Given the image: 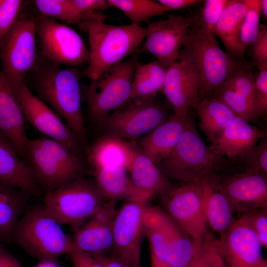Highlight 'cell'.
<instances>
[{"label": "cell", "instance_id": "obj_1", "mask_svg": "<svg viewBox=\"0 0 267 267\" xmlns=\"http://www.w3.org/2000/svg\"><path fill=\"white\" fill-rule=\"evenodd\" d=\"M33 69L32 87L36 95L66 122L86 154L90 144L82 112L79 70L76 67L61 68L50 62Z\"/></svg>", "mask_w": 267, "mask_h": 267}, {"label": "cell", "instance_id": "obj_2", "mask_svg": "<svg viewBox=\"0 0 267 267\" xmlns=\"http://www.w3.org/2000/svg\"><path fill=\"white\" fill-rule=\"evenodd\" d=\"M79 27L88 34L89 62L83 74L90 80L136 50L145 36V27L138 24L109 25L98 19L84 21Z\"/></svg>", "mask_w": 267, "mask_h": 267}, {"label": "cell", "instance_id": "obj_3", "mask_svg": "<svg viewBox=\"0 0 267 267\" xmlns=\"http://www.w3.org/2000/svg\"><path fill=\"white\" fill-rule=\"evenodd\" d=\"M179 52L189 58L196 71L199 99L212 97L234 74L239 62L219 46L215 35L194 23Z\"/></svg>", "mask_w": 267, "mask_h": 267}, {"label": "cell", "instance_id": "obj_4", "mask_svg": "<svg viewBox=\"0 0 267 267\" xmlns=\"http://www.w3.org/2000/svg\"><path fill=\"white\" fill-rule=\"evenodd\" d=\"M230 165L205 143L191 119L175 148L157 166L169 180L186 183L203 180Z\"/></svg>", "mask_w": 267, "mask_h": 267}, {"label": "cell", "instance_id": "obj_5", "mask_svg": "<svg viewBox=\"0 0 267 267\" xmlns=\"http://www.w3.org/2000/svg\"><path fill=\"white\" fill-rule=\"evenodd\" d=\"M12 241L39 261H57L76 250L73 238L43 206L25 212L14 228Z\"/></svg>", "mask_w": 267, "mask_h": 267}, {"label": "cell", "instance_id": "obj_6", "mask_svg": "<svg viewBox=\"0 0 267 267\" xmlns=\"http://www.w3.org/2000/svg\"><path fill=\"white\" fill-rule=\"evenodd\" d=\"M23 160L44 193L83 177L86 170L83 159L54 142L41 146L35 139H29Z\"/></svg>", "mask_w": 267, "mask_h": 267}, {"label": "cell", "instance_id": "obj_7", "mask_svg": "<svg viewBox=\"0 0 267 267\" xmlns=\"http://www.w3.org/2000/svg\"><path fill=\"white\" fill-rule=\"evenodd\" d=\"M138 53L115 65L84 88L89 120L98 126L114 110L130 101L132 83Z\"/></svg>", "mask_w": 267, "mask_h": 267}, {"label": "cell", "instance_id": "obj_8", "mask_svg": "<svg viewBox=\"0 0 267 267\" xmlns=\"http://www.w3.org/2000/svg\"><path fill=\"white\" fill-rule=\"evenodd\" d=\"M107 200L95 180L83 177L44 193L43 206L58 222L74 230L95 214Z\"/></svg>", "mask_w": 267, "mask_h": 267}, {"label": "cell", "instance_id": "obj_9", "mask_svg": "<svg viewBox=\"0 0 267 267\" xmlns=\"http://www.w3.org/2000/svg\"><path fill=\"white\" fill-rule=\"evenodd\" d=\"M35 20L42 53L48 61L71 67L89 63V50L75 30L42 14Z\"/></svg>", "mask_w": 267, "mask_h": 267}, {"label": "cell", "instance_id": "obj_10", "mask_svg": "<svg viewBox=\"0 0 267 267\" xmlns=\"http://www.w3.org/2000/svg\"><path fill=\"white\" fill-rule=\"evenodd\" d=\"M126 108L109 114L99 126L104 135L135 139L148 133L170 116L155 97L134 99Z\"/></svg>", "mask_w": 267, "mask_h": 267}, {"label": "cell", "instance_id": "obj_11", "mask_svg": "<svg viewBox=\"0 0 267 267\" xmlns=\"http://www.w3.org/2000/svg\"><path fill=\"white\" fill-rule=\"evenodd\" d=\"M8 85L20 104L25 120L35 129L78 155L86 154L83 144L74 133L47 105L30 91L25 82Z\"/></svg>", "mask_w": 267, "mask_h": 267}, {"label": "cell", "instance_id": "obj_12", "mask_svg": "<svg viewBox=\"0 0 267 267\" xmlns=\"http://www.w3.org/2000/svg\"><path fill=\"white\" fill-rule=\"evenodd\" d=\"M35 20H18L1 45L0 67L8 84L24 82L36 61Z\"/></svg>", "mask_w": 267, "mask_h": 267}, {"label": "cell", "instance_id": "obj_13", "mask_svg": "<svg viewBox=\"0 0 267 267\" xmlns=\"http://www.w3.org/2000/svg\"><path fill=\"white\" fill-rule=\"evenodd\" d=\"M161 198L166 213L192 239L197 240L208 231L202 180L175 187Z\"/></svg>", "mask_w": 267, "mask_h": 267}, {"label": "cell", "instance_id": "obj_14", "mask_svg": "<svg viewBox=\"0 0 267 267\" xmlns=\"http://www.w3.org/2000/svg\"><path fill=\"white\" fill-rule=\"evenodd\" d=\"M146 204L144 202L127 201L115 215L112 255L128 267H142L143 215Z\"/></svg>", "mask_w": 267, "mask_h": 267}, {"label": "cell", "instance_id": "obj_15", "mask_svg": "<svg viewBox=\"0 0 267 267\" xmlns=\"http://www.w3.org/2000/svg\"><path fill=\"white\" fill-rule=\"evenodd\" d=\"M192 23V17L176 15L147 22L145 42L139 53L150 52L167 70L177 60Z\"/></svg>", "mask_w": 267, "mask_h": 267}, {"label": "cell", "instance_id": "obj_16", "mask_svg": "<svg viewBox=\"0 0 267 267\" xmlns=\"http://www.w3.org/2000/svg\"><path fill=\"white\" fill-rule=\"evenodd\" d=\"M262 245L246 214L234 220L218 239V247L227 267H256L264 259Z\"/></svg>", "mask_w": 267, "mask_h": 267}, {"label": "cell", "instance_id": "obj_17", "mask_svg": "<svg viewBox=\"0 0 267 267\" xmlns=\"http://www.w3.org/2000/svg\"><path fill=\"white\" fill-rule=\"evenodd\" d=\"M174 114L186 116L199 99L198 77L186 56L179 52L178 59L167 70L162 89Z\"/></svg>", "mask_w": 267, "mask_h": 267}, {"label": "cell", "instance_id": "obj_18", "mask_svg": "<svg viewBox=\"0 0 267 267\" xmlns=\"http://www.w3.org/2000/svg\"><path fill=\"white\" fill-rule=\"evenodd\" d=\"M116 206V201L107 200L95 214L74 230L76 250L93 256L106 255L112 250Z\"/></svg>", "mask_w": 267, "mask_h": 267}, {"label": "cell", "instance_id": "obj_19", "mask_svg": "<svg viewBox=\"0 0 267 267\" xmlns=\"http://www.w3.org/2000/svg\"><path fill=\"white\" fill-rule=\"evenodd\" d=\"M218 177L234 212L245 214L267 208V176L246 169Z\"/></svg>", "mask_w": 267, "mask_h": 267}, {"label": "cell", "instance_id": "obj_20", "mask_svg": "<svg viewBox=\"0 0 267 267\" xmlns=\"http://www.w3.org/2000/svg\"><path fill=\"white\" fill-rule=\"evenodd\" d=\"M191 119L189 114L186 116L170 115L138 139L139 150L158 165L175 148Z\"/></svg>", "mask_w": 267, "mask_h": 267}, {"label": "cell", "instance_id": "obj_21", "mask_svg": "<svg viewBox=\"0 0 267 267\" xmlns=\"http://www.w3.org/2000/svg\"><path fill=\"white\" fill-rule=\"evenodd\" d=\"M20 104L2 74L0 65V133L13 144L23 159L28 137Z\"/></svg>", "mask_w": 267, "mask_h": 267}, {"label": "cell", "instance_id": "obj_22", "mask_svg": "<svg viewBox=\"0 0 267 267\" xmlns=\"http://www.w3.org/2000/svg\"><path fill=\"white\" fill-rule=\"evenodd\" d=\"M0 182L16 187L31 196L39 195L42 191L29 165L11 142L1 133Z\"/></svg>", "mask_w": 267, "mask_h": 267}, {"label": "cell", "instance_id": "obj_23", "mask_svg": "<svg viewBox=\"0 0 267 267\" xmlns=\"http://www.w3.org/2000/svg\"><path fill=\"white\" fill-rule=\"evenodd\" d=\"M266 135L265 131L236 116L216 144L210 147L217 153L231 160L243 154Z\"/></svg>", "mask_w": 267, "mask_h": 267}, {"label": "cell", "instance_id": "obj_24", "mask_svg": "<svg viewBox=\"0 0 267 267\" xmlns=\"http://www.w3.org/2000/svg\"><path fill=\"white\" fill-rule=\"evenodd\" d=\"M207 224L221 235L234 221V211L217 173L202 180Z\"/></svg>", "mask_w": 267, "mask_h": 267}, {"label": "cell", "instance_id": "obj_25", "mask_svg": "<svg viewBox=\"0 0 267 267\" xmlns=\"http://www.w3.org/2000/svg\"><path fill=\"white\" fill-rule=\"evenodd\" d=\"M136 150L122 139L104 135L90 145L86 155L93 169L122 168L129 172Z\"/></svg>", "mask_w": 267, "mask_h": 267}, {"label": "cell", "instance_id": "obj_26", "mask_svg": "<svg viewBox=\"0 0 267 267\" xmlns=\"http://www.w3.org/2000/svg\"><path fill=\"white\" fill-rule=\"evenodd\" d=\"M247 10L245 0H228L214 31L226 53L235 61H244L245 52L240 41V31Z\"/></svg>", "mask_w": 267, "mask_h": 267}, {"label": "cell", "instance_id": "obj_27", "mask_svg": "<svg viewBox=\"0 0 267 267\" xmlns=\"http://www.w3.org/2000/svg\"><path fill=\"white\" fill-rule=\"evenodd\" d=\"M93 169L94 180L106 199L147 203L150 199L134 186L125 169L122 168Z\"/></svg>", "mask_w": 267, "mask_h": 267}, {"label": "cell", "instance_id": "obj_28", "mask_svg": "<svg viewBox=\"0 0 267 267\" xmlns=\"http://www.w3.org/2000/svg\"><path fill=\"white\" fill-rule=\"evenodd\" d=\"M129 172L134 186L150 198L155 195L161 197L175 187L157 165L139 150L135 151Z\"/></svg>", "mask_w": 267, "mask_h": 267}, {"label": "cell", "instance_id": "obj_29", "mask_svg": "<svg viewBox=\"0 0 267 267\" xmlns=\"http://www.w3.org/2000/svg\"><path fill=\"white\" fill-rule=\"evenodd\" d=\"M199 116V126L213 145L236 116L223 102L210 97L199 100L193 106Z\"/></svg>", "mask_w": 267, "mask_h": 267}, {"label": "cell", "instance_id": "obj_30", "mask_svg": "<svg viewBox=\"0 0 267 267\" xmlns=\"http://www.w3.org/2000/svg\"><path fill=\"white\" fill-rule=\"evenodd\" d=\"M29 194L21 189L0 182V238L12 241L14 228L25 212Z\"/></svg>", "mask_w": 267, "mask_h": 267}, {"label": "cell", "instance_id": "obj_31", "mask_svg": "<svg viewBox=\"0 0 267 267\" xmlns=\"http://www.w3.org/2000/svg\"><path fill=\"white\" fill-rule=\"evenodd\" d=\"M161 222L168 242L165 262L173 267H189L196 254V241L185 233L163 211Z\"/></svg>", "mask_w": 267, "mask_h": 267}, {"label": "cell", "instance_id": "obj_32", "mask_svg": "<svg viewBox=\"0 0 267 267\" xmlns=\"http://www.w3.org/2000/svg\"><path fill=\"white\" fill-rule=\"evenodd\" d=\"M167 70L157 60L137 64L132 83L130 101L154 97L162 90Z\"/></svg>", "mask_w": 267, "mask_h": 267}, {"label": "cell", "instance_id": "obj_33", "mask_svg": "<svg viewBox=\"0 0 267 267\" xmlns=\"http://www.w3.org/2000/svg\"><path fill=\"white\" fill-rule=\"evenodd\" d=\"M162 212L163 210L158 208L146 206L143 215V226L144 234L150 243V252L165 262L168 254V242L162 225Z\"/></svg>", "mask_w": 267, "mask_h": 267}, {"label": "cell", "instance_id": "obj_34", "mask_svg": "<svg viewBox=\"0 0 267 267\" xmlns=\"http://www.w3.org/2000/svg\"><path fill=\"white\" fill-rule=\"evenodd\" d=\"M35 3L41 14L56 20L72 23L98 19L105 20L109 17L101 12L91 15L82 14L71 5L70 0H36Z\"/></svg>", "mask_w": 267, "mask_h": 267}, {"label": "cell", "instance_id": "obj_35", "mask_svg": "<svg viewBox=\"0 0 267 267\" xmlns=\"http://www.w3.org/2000/svg\"><path fill=\"white\" fill-rule=\"evenodd\" d=\"M109 5L121 10L132 24L148 22L155 16L168 11L157 1L151 0H108Z\"/></svg>", "mask_w": 267, "mask_h": 267}, {"label": "cell", "instance_id": "obj_36", "mask_svg": "<svg viewBox=\"0 0 267 267\" xmlns=\"http://www.w3.org/2000/svg\"><path fill=\"white\" fill-rule=\"evenodd\" d=\"M212 97L225 104L233 113L247 122L256 120L257 117L252 103L226 84L219 89Z\"/></svg>", "mask_w": 267, "mask_h": 267}, {"label": "cell", "instance_id": "obj_37", "mask_svg": "<svg viewBox=\"0 0 267 267\" xmlns=\"http://www.w3.org/2000/svg\"><path fill=\"white\" fill-rule=\"evenodd\" d=\"M247 10L240 31V41L243 50L256 40L259 32L261 0H245Z\"/></svg>", "mask_w": 267, "mask_h": 267}, {"label": "cell", "instance_id": "obj_38", "mask_svg": "<svg viewBox=\"0 0 267 267\" xmlns=\"http://www.w3.org/2000/svg\"><path fill=\"white\" fill-rule=\"evenodd\" d=\"M230 160L235 164L244 166L245 170H250L267 177V135L262 138L258 144Z\"/></svg>", "mask_w": 267, "mask_h": 267}, {"label": "cell", "instance_id": "obj_39", "mask_svg": "<svg viewBox=\"0 0 267 267\" xmlns=\"http://www.w3.org/2000/svg\"><path fill=\"white\" fill-rule=\"evenodd\" d=\"M254 65L253 61L249 62L244 60L240 62L238 69L234 74L225 84L246 97L252 103L253 105L255 82L253 73V67Z\"/></svg>", "mask_w": 267, "mask_h": 267}, {"label": "cell", "instance_id": "obj_40", "mask_svg": "<svg viewBox=\"0 0 267 267\" xmlns=\"http://www.w3.org/2000/svg\"><path fill=\"white\" fill-rule=\"evenodd\" d=\"M228 0H206L197 16L193 17L197 25L214 33L215 27Z\"/></svg>", "mask_w": 267, "mask_h": 267}, {"label": "cell", "instance_id": "obj_41", "mask_svg": "<svg viewBox=\"0 0 267 267\" xmlns=\"http://www.w3.org/2000/svg\"><path fill=\"white\" fill-rule=\"evenodd\" d=\"M23 1L0 0V47L17 21Z\"/></svg>", "mask_w": 267, "mask_h": 267}, {"label": "cell", "instance_id": "obj_42", "mask_svg": "<svg viewBox=\"0 0 267 267\" xmlns=\"http://www.w3.org/2000/svg\"><path fill=\"white\" fill-rule=\"evenodd\" d=\"M254 108L258 117L267 112V67L259 70L255 79Z\"/></svg>", "mask_w": 267, "mask_h": 267}, {"label": "cell", "instance_id": "obj_43", "mask_svg": "<svg viewBox=\"0 0 267 267\" xmlns=\"http://www.w3.org/2000/svg\"><path fill=\"white\" fill-rule=\"evenodd\" d=\"M250 45V55L258 69L267 67V28L266 25L260 24L258 36Z\"/></svg>", "mask_w": 267, "mask_h": 267}, {"label": "cell", "instance_id": "obj_44", "mask_svg": "<svg viewBox=\"0 0 267 267\" xmlns=\"http://www.w3.org/2000/svg\"><path fill=\"white\" fill-rule=\"evenodd\" d=\"M262 247L267 248V208L257 209L245 213Z\"/></svg>", "mask_w": 267, "mask_h": 267}, {"label": "cell", "instance_id": "obj_45", "mask_svg": "<svg viewBox=\"0 0 267 267\" xmlns=\"http://www.w3.org/2000/svg\"><path fill=\"white\" fill-rule=\"evenodd\" d=\"M213 234L208 231L205 235L195 240L196 251L195 256L189 267H210L209 250Z\"/></svg>", "mask_w": 267, "mask_h": 267}, {"label": "cell", "instance_id": "obj_46", "mask_svg": "<svg viewBox=\"0 0 267 267\" xmlns=\"http://www.w3.org/2000/svg\"><path fill=\"white\" fill-rule=\"evenodd\" d=\"M70 2L79 12L87 15L99 13L110 7L105 0H70Z\"/></svg>", "mask_w": 267, "mask_h": 267}, {"label": "cell", "instance_id": "obj_47", "mask_svg": "<svg viewBox=\"0 0 267 267\" xmlns=\"http://www.w3.org/2000/svg\"><path fill=\"white\" fill-rule=\"evenodd\" d=\"M73 267H104L95 256L75 250L68 255Z\"/></svg>", "mask_w": 267, "mask_h": 267}, {"label": "cell", "instance_id": "obj_48", "mask_svg": "<svg viewBox=\"0 0 267 267\" xmlns=\"http://www.w3.org/2000/svg\"><path fill=\"white\" fill-rule=\"evenodd\" d=\"M210 267H227L218 247V239L213 235L211 238L209 250Z\"/></svg>", "mask_w": 267, "mask_h": 267}, {"label": "cell", "instance_id": "obj_49", "mask_svg": "<svg viewBox=\"0 0 267 267\" xmlns=\"http://www.w3.org/2000/svg\"><path fill=\"white\" fill-rule=\"evenodd\" d=\"M0 267H22L18 260L0 243Z\"/></svg>", "mask_w": 267, "mask_h": 267}, {"label": "cell", "instance_id": "obj_50", "mask_svg": "<svg viewBox=\"0 0 267 267\" xmlns=\"http://www.w3.org/2000/svg\"><path fill=\"white\" fill-rule=\"evenodd\" d=\"M157 1L166 8L168 11L183 9L202 1L199 0H159Z\"/></svg>", "mask_w": 267, "mask_h": 267}, {"label": "cell", "instance_id": "obj_51", "mask_svg": "<svg viewBox=\"0 0 267 267\" xmlns=\"http://www.w3.org/2000/svg\"><path fill=\"white\" fill-rule=\"evenodd\" d=\"M103 264L104 267H128L121 261L113 255L95 256Z\"/></svg>", "mask_w": 267, "mask_h": 267}, {"label": "cell", "instance_id": "obj_52", "mask_svg": "<svg viewBox=\"0 0 267 267\" xmlns=\"http://www.w3.org/2000/svg\"><path fill=\"white\" fill-rule=\"evenodd\" d=\"M151 267H173L167 263L161 260L150 252Z\"/></svg>", "mask_w": 267, "mask_h": 267}, {"label": "cell", "instance_id": "obj_53", "mask_svg": "<svg viewBox=\"0 0 267 267\" xmlns=\"http://www.w3.org/2000/svg\"><path fill=\"white\" fill-rule=\"evenodd\" d=\"M35 267H59L57 261L44 260L39 261Z\"/></svg>", "mask_w": 267, "mask_h": 267}, {"label": "cell", "instance_id": "obj_54", "mask_svg": "<svg viewBox=\"0 0 267 267\" xmlns=\"http://www.w3.org/2000/svg\"><path fill=\"white\" fill-rule=\"evenodd\" d=\"M261 11L264 18L267 19V0H261Z\"/></svg>", "mask_w": 267, "mask_h": 267}, {"label": "cell", "instance_id": "obj_55", "mask_svg": "<svg viewBox=\"0 0 267 267\" xmlns=\"http://www.w3.org/2000/svg\"><path fill=\"white\" fill-rule=\"evenodd\" d=\"M267 267V262L264 259L257 267Z\"/></svg>", "mask_w": 267, "mask_h": 267}, {"label": "cell", "instance_id": "obj_56", "mask_svg": "<svg viewBox=\"0 0 267 267\" xmlns=\"http://www.w3.org/2000/svg\"><path fill=\"white\" fill-rule=\"evenodd\" d=\"M0 241H1V239H0Z\"/></svg>", "mask_w": 267, "mask_h": 267}]
</instances>
